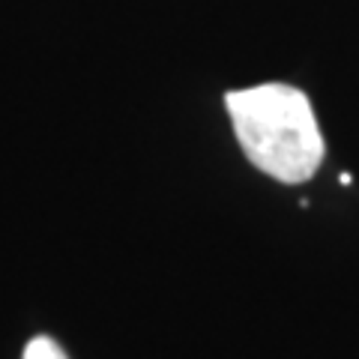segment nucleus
Listing matches in <instances>:
<instances>
[{"label":"nucleus","mask_w":359,"mask_h":359,"mask_svg":"<svg viewBox=\"0 0 359 359\" xmlns=\"http://www.w3.org/2000/svg\"><path fill=\"white\" fill-rule=\"evenodd\" d=\"M233 132L255 168L278 183H306L323 162L314 108L290 84H261L224 96Z\"/></svg>","instance_id":"nucleus-1"},{"label":"nucleus","mask_w":359,"mask_h":359,"mask_svg":"<svg viewBox=\"0 0 359 359\" xmlns=\"http://www.w3.org/2000/svg\"><path fill=\"white\" fill-rule=\"evenodd\" d=\"M25 359H69L63 353V347L48 339V335H39V339H33L25 351Z\"/></svg>","instance_id":"nucleus-2"}]
</instances>
